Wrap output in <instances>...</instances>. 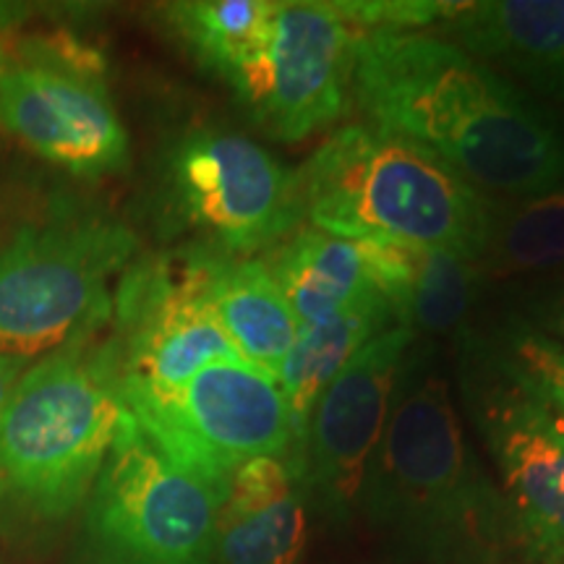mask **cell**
Here are the masks:
<instances>
[{
	"label": "cell",
	"mask_w": 564,
	"mask_h": 564,
	"mask_svg": "<svg viewBox=\"0 0 564 564\" xmlns=\"http://www.w3.org/2000/svg\"><path fill=\"white\" fill-rule=\"evenodd\" d=\"M308 499L288 457H257L236 470L217 512L215 564H301Z\"/></svg>",
	"instance_id": "cell-15"
},
{
	"label": "cell",
	"mask_w": 564,
	"mask_h": 564,
	"mask_svg": "<svg viewBox=\"0 0 564 564\" xmlns=\"http://www.w3.org/2000/svg\"><path fill=\"white\" fill-rule=\"evenodd\" d=\"M105 63L87 47L66 55L0 61V126L37 158L100 178L129 162V131L102 79Z\"/></svg>",
	"instance_id": "cell-12"
},
{
	"label": "cell",
	"mask_w": 564,
	"mask_h": 564,
	"mask_svg": "<svg viewBox=\"0 0 564 564\" xmlns=\"http://www.w3.org/2000/svg\"><path fill=\"white\" fill-rule=\"evenodd\" d=\"M415 335L392 324L371 337L329 382L308 421L301 453L306 499L329 523L345 525L358 497L387 415L398 373Z\"/></svg>",
	"instance_id": "cell-13"
},
{
	"label": "cell",
	"mask_w": 564,
	"mask_h": 564,
	"mask_svg": "<svg viewBox=\"0 0 564 564\" xmlns=\"http://www.w3.org/2000/svg\"><path fill=\"white\" fill-rule=\"evenodd\" d=\"M327 6L356 32H426L463 9L444 0H333Z\"/></svg>",
	"instance_id": "cell-22"
},
{
	"label": "cell",
	"mask_w": 564,
	"mask_h": 564,
	"mask_svg": "<svg viewBox=\"0 0 564 564\" xmlns=\"http://www.w3.org/2000/svg\"><path fill=\"white\" fill-rule=\"evenodd\" d=\"M89 564H215L220 497L126 411L87 497Z\"/></svg>",
	"instance_id": "cell-8"
},
{
	"label": "cell",
	"mask_w": 564,
	"mask_h": 564,
	"mask_svg": "<svg viewBox=\"0 0 564 564\" xmlns=\"http://www.w3.org/2000/svg\"><path fill=\"white\" fill-rule=\"evenodd\" d=\"M207 291L232 348L278 379L280 366L301 333V322L267 264L259 257L238 259L215 253Z\"/></svg>",
	"instance_id": "cell-19"
},
{
	"label": "cell",
	"mask_w": 564,
	"mask_h": 564,
	"mask_svg": "<svg viewBox=\"0 0 564 564\" xmlns=\"http://www.w3.org/2000/svg\"><path fill=\"white\" fill-rule=\"evenodd\" d=\"M217 251L186 246L129 264L112 299V352L126 403L173 394L204 366L241 358L209 303Z\"/></svg>",
	"instance_id": "cell-9"
},
{
	"label": "cell",
	"mask_w": 564,
	"mask_h": 564,
	"mask_svg": "<svg viewBox=\"0 0 564 564\" xmlns=\"http://www.w3.org/2000/svg\"><path fill=\"white\" fill-rule=\"evenodd\" d=\"M436 30L533 100L564 110V0L463 3Z\"/></svg>",
	"instance_id": "cell-14"
},
{
	"label": "cell",
	"mask_w": 564,
	"mask_h": 564,
	"mask_svg": "<svg viewBox=\"0 0 564 564\" xmlns=\"http://www.w3.org/2000/svg\"><path fill=\"white\" fill-rule=\"evenodd\" d=\"M486 280L564 278V186L523 199H491L481 259Z\"/></svg>",
	"instance_id": "cell-20"
},
{
	"label": "cell",
	"mask_w": 564,
	"mask_h": 564,
	"mask_svg": "<svg viewBox=\"0 0 564 564\" xmlns=\"http://www.w3.org/2000/svg\"><path fill=\"white\" fill-rule=\"evenodd\" d=\"M137 236L121 220L74 215L24 225L0 251V352L32 361L112 319L110 282Z\"/></svg>",
	"instance_id": "cell-6"
},
{
	"label": "cell",
	"mask_w": 564,
	"mask_h": 564,
	"mask_svg": "<svg viewBox=\"0 0 564 564\" xmlns=\"http://www.w3.org/2000/svg\"><path fill=\"white\" fill-rule=\"evenodd\" d=\"M371 285L382 295L394 324L415 337L453 343L470 329L486 274L476 259L426 246L361 243Z\"/></svg>",
	"instance_id": "cell-16"
},
{
	"label": "cell",
	"mask_w": 564,
	"mask_h": 564,
	"mask_svg": "<svg viewBox=\"0 0 564 564\" xmlns=\"http://www.w3.org/2000/svg\"><path fill=\"white\" fill-rule=\"evenodd\" d=\"M463 411L502 484L518 549L564 564V413L499 348L489 329L455 340Z\"/></svg>",
	"instance_id": "cell-5"
},
{
	"label": "cell",
	"mask_w": 564,
	"mask_h": 564,
	"mask_svg": "<svg viewBox=\"0 0 564 564\" xmlns=\"http://www.w3.org/2000/svg\"><path fill=\"white\" fill-rule=\"evenodd\" d=\"M126 413L95 335L26 366L0 411V525L63 523L87 502Z\"/></svg>",
	"instance_id": "cell-4"
},
{
	"label": "cell",
	"mask_w": 564,
	"mask_h": 564,
	"mask_svg": "<svg viewBox=\"0 0 564 564\" xmlns=\"http://www.w3.org/2000/svg\"><path fill=\"white\" fill-rule=\"evenodd\" d=\"M358 510L429 564H497L518 549L512 514L465 436L432 340L415 337L408 350Z\"/></svg>",
	"instance_id": "cell-2"
},
{
	"label": "cell",
	"mask_w": 564,
	"mask_h": 564,
	"mask_svg": "<svg viewBox=\"0 0 564 564\" xmlns=\"http://www.w3.org/2000/svg\"><path fill=\"white\" fill-rule=\"evenodd\" d=\"M507 358L564 413V348L518 319L489 329Z\"/></svg>",
	"instance_id": "cell-23"
},
{
	"label": "cell",
	"mask_w": 564,
	"mask_h": 564,
	"mask_svg": "<svg viewBox=\"0 0 564 564\" xmlns=\"http://www.w3.org/2000/svg\"><path fill=\"white\" fill-rule=\"evenodd\" d=\"M259 259L278 282L301 327L333 319L373 291L361 243L312 225H299Z\"/></svg>",
	"instance_id": "cell-17"
},
{
	"label": "cell",
	"mask_w": 564,
	"mask_h": 564,
	"mask_svg": "<svg viewBox=\"0 0 564 564\" xmlns=\"http://www.w3.org/2000/svg\"><path fill=\"white\" fill-rule=\"evenodd\" d=\"M26 366H30V361H24V358L3 356V352H0V411H3L6 400H9L13 387H17L21 373L26 371Z\"/></svg>",
	"instance_id": "cell-25"
},
{
	"label": "cell",
	"mask_w": 564,
	"mask_h": 564,
	"mask_svg": "<svg viewBox=\"0 0 564 564\" xmlns=\"http://www.w3.org/2000/svg\"><path fill=\"white\" fill-rule=\"evenodd\" d=\"M274 0H188L167 6V21L188 51L220 79L251 58L270 26Z\"/></svg>",
	"instance_id": "cell-21"
},
{
	"label": "cell",
	"mask_w": 564,
	"mask_h": 564,
	"mask_svg": "<svg viewBox=\"0 0 564 564\" xmlns=\"http://www.w3.org/2000/svg\"><path fill=\"white\" fill-rule=\"evenodd\" d=\"M394 316L387 301L377 293L364 295L348 312L333 316V319L301 327L291 352L278 371V382L285 398L288 421H291L293 455L291 463L301 474V453L306 442L308 421L322 392L343 371V366L364 348L371 337L392 327Z\"/></svg>",
	"instance_id": "cell-18"
},
{
	"label": "cell",
	"mask_w": 564,
	"mask_h": 564,
	"mask_svg": "<svg viewBox=\"0 0 564 564\" xmlns=\"http://www.w3.org/2000/svg\"><path fill=\"white\" fill-rule=\"evenodd\" d=\"M160 194L167 225L223 257L270 251L303 223L293 167L228 126H194L173 139Z\"/></svg>",
	"instance_id": "cell-7"
},
{
	"label": "cell",
	"mask_w": 564,
	"mask_h": 564,
	"mask_svg": "<svg viewBox=\"0 0 564 564\" xmlns=\"http://www.w3.org/2000/svg\"><path fill=\"white\" fill-rule=\"evenodd\" d=\"M352 102L366 123L447 162L491 199L564 186V121L436 32H356Z\"/></svg>",
	"instance_id": "cell-1"
},
{
	"label": "cell",
	"mask_w": 564,
	"mask_h": 564,
	"mask_svg": "<svg viewBox=\"0 0 564 564\" xmlns=\"http://www.w3.org/2000/svg\"><path fill=\"white\" fill-rule=\"evenodd\" d=\"M356 30L319 0L274 3L270 26L228 87L253 126L299 144L348 112Z\"/></svg>",
	"instance_id": "cell-11"
},
{
	"label": "cell",
	"mask_w": 564,
	"mask_h": 564,
	"mask_svg": "<svg viewBox=\"0 0 564 564\" xmlns=\"http://www.w3.org/2000/svg\"><path fill=\"white\" fill-rule=\"evenodd\" d=\"M303 223L352 243H400L481 259L491 196L423 147L348 123L295 171Z\"/></svg>",
	"instance_id": "cell-3"
},
{
	"label": "cell",
	"mask_w": 564,
	"mask_h": 564,
	"mask_svg": "<svg viewBox=\"0 0 564 564\" xmlns=\"http://www.w3.org/2000/svg\"><path fill=\"white\" fill-rule=\"evenodd\" d=\"M510 316L564 348V278L528 282L514 293Z\"/></svg>",
	"instance_id": "cell-24"
},
{
	"label": "cell",
	"mask_w": 564,
	"mask_h": 564,
	"mask_svg": "<svg viewBox=\"0 0 564 564\" xmlns=\"http://www.w3.org/2000/svg\"><path fill=\"white\" fill-rule=\"evenodd\" d=\"M0 61H3V55H0Z\"/></svg>",
	"instance_id": "cell-26"
},
{
	"label": "cell",
	"mask_w": 564,
	"mask_h": 564,
	"mask_svg": "<svg viewBox=\"0 0 564 564\" xmlns=\"http://www.w3.org/2000/svg\"><path fill=\"white\" fill-rule=\"evenodd\" d=\"M126 411L220 502L241 465L293 455L280 382L246 358H220L167 398L126 403Z\"/></svg>",
	"instance_id": "cell-10"
}]
</instances>
